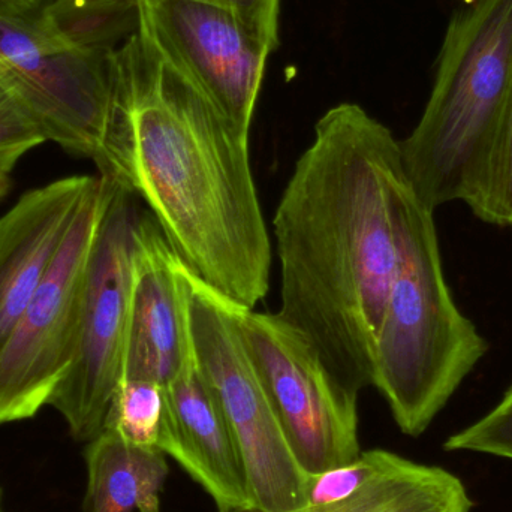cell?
Segmentation results:
<instances>
[{
    "instance_id": "obj_12",
    "label": "cell",
    "mask_w": 512,
    "mask_h": 512,
    "mask_svg": "<svg viewBox=\"0 0 512 512\" xmlns=\"http://www.w3.org/2000/svg\"><path fill=\"white\" fill-rule=\"evenodd\" d=\"M96 176L54 180L0 216V349L62 249Z\"/></svg>"
},
{
    "instance_id": "obj_5",
    "label": "cell",
    "mask_w": 512,
    "mask_h": 512,
    "mask_svg": "<svg viewBox=\"0 0 512 512\" xmlns=\"http://www.w3.org/2000/svg\"><path fill=\"white\" fill-rule=\"evenodd\" d=\"M116 51L78 50L44 26L39 8L0 2V83L47 141L89 159L98 174L129 189L128 132Z\"/></svg>"
},
{
    "instance_id": "obj_24",
    "label": "cell",
    "mask_w": 512,
    "mask_h": 512,
    "mask_svg": "<svg viewBox=\"0 0 512 512\" xmlns=\"http://www.w3.org/2000/svg\"><path fill=\"white\" fill-rule=\"evenodd\" d=\"M12 188V180L11 174H3L0 173V201L8 195V192L11 191Z\"/></svg>"
},
{
    "instance_id": "obj_19",
    "label": "cell",
    "mask_w": 512,
    "mask_h": 512,
    "mask_svg": "<svg viewBox=\"0 0 512 512\" xmlns=\"http://www.w3.org/2000/svg\"><path fill=\"white\" fill-rule=\"evenodd\" d=\"M45 141L47 138L35 120L11 90L0 83V173L11 174L26 153Z\"/></svg>"
},
{
    "instance_id": "obj_3",
    "label": "cell",
    "mask_w": 512,
    "mask_h": 512,
    "mask_svg": "<svg viewBox=\"0 0 512 512\" xmlns=\"http://www.w3.org/2000/svg\"><path fill=\"white\" fill-rule=\"evenodd\" d=\"M433 213L406 177L396 191L397 264L373 354V387L405 435L435 420L489 343L454 301Z\"/></svg>"
},
{
    "instance_id": "obj_8",
    "label": "cell",
    "mask_w": 512,
    "mask_h": 512,
    "mask_svg": "<svg viewBox=\"0 0 512 512\" xmlns=\"http://www.w3.org/2000/svg\"><path fill=\"white\" fill-rule=\"evenodd\" d=\"M138 200L131 189L117 185L87 267L77 352L48 402L81 442L104 429L122 373L135 246L146 212Z\"/></svg>"
},
{
    "instance_id": "obj_16",
    "label": "cell",
    "mask_w": 512,
    "mask_h": 512,
    "mask_svg": "<svg viewBox=\"0 0 512 512\" xmlns=\"http://www.w3.org/2000/svg\"><path fill=\"white\" fill-rule=\"evenodd\" d=\"M39 17L60 41L87 53H114L140 30L137 0H51Z\"/></svg>"
},
{
    "instance_id": "obj_22",
    "label": "cell",
    "mask_w": 512,
    "mask_h": 512,
    "mask_svg": "<svg viewBox=\"0 0 512 512\" xmlns=\"http://www.w3.org/2000/svg\"><path fill=\"white\" fill-rule=\"evenodd\" d=\"M236 12L271 48L279 47L280 0H200Z\"/></svg>"
},
{
    "instance_id": "obj_2",
    "label": "cell",
    "mask_w": 512,
    "mask_h": 512,
    "mask_svg": "<svg viewBox=\"0 0 512 512\" xmlns=\"http://www.w3.org/2000/svg\"><path fill=\"white\" fill-rule=\"evenodd\" d=\"M116 59L129 189L198 277L255 309L270 286L271 245L249 135L234 128L143 29Z\"/></svg>"
},
{
    "instance_id": "obj_21",
    "label": "cell",
    "mask_w": 512,
    "mask_h": 512,
    "mask_svg": "<svg viewBox=\"0 0 512 512\" xmlns=\"http://www.w3.org/2000/svg\"><path fill=\"white\" fill-rule=\"evenodd\" d=\"M384 451H366L348 465L310 477L307 505L330 504L354 495L378 471Z\"/></svg>"
},
{
    "instance_id": "obj_25",
    "label": "cell",
    "mask_w": 512,
    "mask_h": 512,
    "mask_svg": "<svg viewBox=\"0 0 512 512\" xmlns=\"http://www.w3.org/2000/svg\"><path fill=\"white\" fill-rule=\"evenodd\" d=\"M463 2H465L466 5H474V3H477L478 0H463Z\"/></svg>"
},
{
    "instance_id": "obj_18",
    "label": "cell",
    "mask_w": 512,
    "mask_h": 512,
    "mask_svg": "<svg viewBox=\"0 0 512 512\" xmlns=\"http://www.w3.org/2000/svg\"><path fill=\"white\" fill-rule=\"evenodd\" d=\"M468 206L487 224L512 227V95L486 171Z\"/></svg>"
},
{
    "instance_id": "obj_26",
    "label": "cell",
    "mask_w": 512,
    "mask_h": 512,
    "mask_svg": "<svg viewBox=\"0 0 512 512\" xmlns=\"http://www.w3.org/2000/svg\"><path fill=\"white\" fill-rule=\"evenodd\" d=\"M0 512H2V508H0Z\"/></svg>"
},
{
    "instance_id": "obj_14",
    "label": "cell",
    "mask_w": 512,
    "mask_h": 512,
    "mask_svg": "<svg viewBox=\"0 0 512 512\" xmlns=\"http://www.w3.org/2000/svg\"><path fill=\"white\" fill-rule=\"evenodd\" d=\"M86 512H159L167 454L104 429L86 448Z\"/></svg>"
},
{
    "instance_id": "obj_17",
    "label": "cell",
    "mask_w": 512,
    "mask_h": 512,
    "mask_svg": "<svg viewBox=\"0 0 512 512\" xmlns=\"http://www.w3.org/2000/svg\"><path fill=\"white\" fill-rule=\"evenodd\" d=\"M165 420L167 393L164 385L149 379H120L104 429L134 444L159 448Z\"/></svg>"
},
{
    "instance_id": "obj_15",
    "label": "cell",
    "mask_w": 512,
    "mask_h": 512,
    "mask_svg": "<svg viewBox=\"0 0 512 512\" xmlns=\"http://www.w3.org/2000/svg\"><path fill=\"white\" fill-rule=\"evenodd\" d=\"M471 508L468 492L456 475L384 451L378 471L354 495L286 512H471ZM219 512L265 511L231 508Z\"/></svg>"
},
{
    "instance_id": "obj_11",
    "label": "cell",
    "mask_w": 512,
    "mask_h": 512,
    "mask_svg": "<svg viewBox=\"0 0 512 512\" xmlns=\"http://www.w3.org/2000/svg\"><path fill=\"white\" fill-rule=\"evenodd\" d=\"M182 258L152 213L138 228L120 379L167 387L192 354Z\"/></svg>"
},
{
    "instance_id": "obj_13",
    "label": "cell",
    "mask_w": 512,
    "mask_h": 512,
    "mask_svg": "<svg viewBox=\"0 0 512 512\" xmlns=\"http://www.w3.org/2000/svg\"><path fill=\"white\" fill-rule=\"evenodd\" d=\"M167 420L159 450L173 457L218 510L255 508L230 424L212 385L191 357L165 387Z\"/></svg>"
},
{
    "instance_id": "obj_7",
    "label": "cell",
    "mask_w": 512,
    "mask_h": 512,
    "mask_svg": "<svg viewBox=\"0 0 512 512\" xmlns=\"http://www.w3.org/2000/svg\"><path fill=\"white\" fill-rule=\"evenodd\" d=\"M117 185L98 174L47 276L0 349V424L35 417L71 369L87 267Z\"/></svg>"
},
{
    "instance_id": "obj_20",
    "label": "cell",
    "mask_w": 512,
    "mask_h": 512,
    "mask_svg": "<svg viewBox=\"0 0 512 512\" xmlns=\"http://www.w3.org/2000/svg\"><path fill=\"white\" fill-rule=\"evenodd\" d=\"M448 451H477L512 459V385L495 409L445 442Z\"/></svg>"
},
{
    "instance_id": "obj_23",
    "label": "cell",
    "mask_w": 512,
    "mask_h": 512,
    "mask_svg": "<svg viewBox=\"0 0 512 512\" xmlns=\"http://www.w3.org/2000/svg\"><path fill=\"white\" fill-rule=\"evenodd\" d=\"M6 5L17 6L23 9H36L39 8V0H0Z\"/></svg>"
},
{
    "instance_id": "obj_10",
    "label": "cell",
    "mask_w": 512,
    "mask_h": 512,
    "mask_svg": "<svg viewBox=\"0 0 512 512\" xmlns=\"http://www.w3.org/2000/svg\"><path fill=\"white\" fill-rule=\"evenodd\" d=\"M140 29L242 134L249 135L271 48L230 9L200 0H137Z\"/></svg>"
},
{
    "instance_id": "obj_4",
    "label": "cell",
    "mask_w": 512,
    "mask_h": 512,
    "mask_svg": "<svg viewBox=\"0 0 512 512\" xmlns=\"http://www.w3.org/2000/svg\"><path fill=\"white\" fill-rule=\"evenodd\" d=\"M450 21L420 122L399 141L406 180L435 212L468 204L512 95V0H478Z\"/></svg>"
},
{
    "instance_id": "obj_9",
    "label": "cell",
    "mask_w": 512,
    "mask_h": 512,
    "mask_svg": "<svg viewBox=\"0 0 512 512\" xmlns=\"http://www.w3.org/2000/svg\"><path fill=\"white\" fill-rule=\"evenodd\" d=\"M243 343L283 432L307 475L354 462L358 397L331 375L309 340L277 313L231 301Z\"/></svg>"
},
{
    "instance_id": "obj_1",
    "label": "cell",
    "mask_w": 512,
    "mask_h": 512,
    "mask_svg": "<svg viewBox=\"0 0 512 512\" xmlns=\"http://www.w3.org/2000/svg\"><path fill=\"white\" fill-rule=\"evenodd\" d=\"M403 177L393 132L343 102L316 123L273 219L282 276L277 315L355 397L373 382L396 271L394 206Z\"/></svg>"
},
{
    "instance_id": "obj_6",
    "label": "cell",
    "mask_w": 512,
    "mask_h": 512,
    "mask_svg": "<svg viewBox=\"0 0 512 512\" xmlns=\"http://www.w3.org/2000/svg\"><path fill=\"white\" fill-rule=\"evenodd\" d=\"M182 274L195 358L236 439L254 507L265 512L306 507L310 475L298 463L262 387L231 300L185 262Z\"/></svg>"
}]
</instances>
